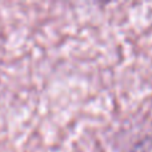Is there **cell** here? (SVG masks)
Here are the masks:
<instances>
[]
</instances>
